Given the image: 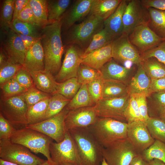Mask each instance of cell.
<instances>
[{
  "label": "cell",
  "mask_w": 165,
  "mask_h": 165,
  "mask_svg": "<svg viewBox=\"0 0 165 165\" xmlns=\"http://www.w3.org/2000/svg\"><path fill=\"white\" fill-rule=\"evenodd\" d=\"M60 21L49 22L41 30V42L44 54L45 70L56 75L62 65L64 50Z\"/></svg>",
  "instance_id": "6da1fadb"
},
{
  "label": "cell",
  "mask_w": 165,
  "mask_h": 165,
  "mask_svg": "<svg viewBox=\"0 0 165 165\" xmlns=\"http://www.w3.org/2000/svg\"><path fill=\"white\" fill-rule=\"evenodd\" d=\"M68 131L75 145L81 165H101L104 148L89 127Z\"/></svg>",
  "instance_id": "7a4b0ae2"
},
{
  "label": "cell",
  "mask_w": 165,
  "mask_h": 165,
  "mask_svg": "<svg viewBox=\"0 0 165 165\" xmlns=\"http://www.w3.org/2000/svg\"><path fill=\"white\" fill-rule=\"evenodd\" d=\"M104 22L89 14L81 23L74 24L63 32L64 46L76 45L84 50L89 46L94 36L104 28Z\"/></svg>",
  "instance_id": "3957f363"
},
{
  "label": "cell",
  "mask_w": 165,
  "mask_h": 165,
  "mask_svg": "<svg viewBox=\"0 0 165 165\" xmlns=\"http://www.w3.org/2000/svg\"><path fill=\"white\" fill-rule=\"evenodd\" d=\"M127 123L99 117L95 124L89 127L101 145L107 148L127 138Z\"/></svg>",
  "instance_id": "277c9868"
},
{
  "label": "cell",
  "mask_w": 165,
  "mask_h": 165,
  "mask_svg": "<svg viewBox=\"0 0 165 165\" xmlns=\"http://www.w3.org/2000/svg\"><path fill=\"white\" fill-rule=\"evenodd\" d=\"M53 140L41 132L26 127L16 130L10 138L12 142L22 145L36 154H42L52 165H56L50 152Z\"/></svg>",
  "instance_id": "5b68a950"
},
{
  "label": "cell",
  "mask_w": 165,
  "mask_h": 165,
  "mask_svg": "<svg viewBox=\"0 0 165 165\" xmlns=\"http://www.w3.org/2000/svg\"><path fill=\"white\" fill-rule=\"evenodd\" d=\"M28 108L26 103L17 95L1 97L0 114L16 130L28 126Z\"/></svg>",
  "instance_id": "8992f818"
},
{
  "label": "cell",
  "mask_w": 165,
  "mask_h": 165,
  "mask_svg": "<svg viewBox=\"0 0 165 165\" xmlns=\"http://www.w3.org/2000/svg\"><path fill=\"white\" fill-rule=\"evenodd\" d=\"M27 148L10 140L0 141V158L19 165H37L45 162Z\"/></svg>",
  "instance_id": "52a82bcc"
},
{
  "label": "cell",
  "mask_w": 165,
  "mask_h": 165,
  "mask_svg": "<svg viewBox=\"0 0 165 165\" xmlns=\"http://www.w3.org/2000/svg\"><path fill=\"white\" fill-rule=\"evenodd\" d=\"M50 152L56 165H81L75 145L68 131H66L62 141L51 143Z\"/></svg>",
  "instance_id": "ba28073f"
},
{
  "label": "cell",
  "mask_w": 165,
  "mask_h": 165,
  "mask_svg": "<svg viewBox=\"0 0 165 165\" xmlns=\"http://www.w3.org/2000/svg\"><path fill=\"white\" fill-rule=\"evenodd\" d=\"M0 50L9 61L24 65L26 49L20 37L10 28L0 30Z\"/></svg>",
  "instance_id": "9c48e42d"
},
{
  "label": "cell",
  "mask_w": 165,
  "mask_h": 165,
  "mask_svg": "<svg viewBox=\"0 0 165 165\" xmlns=\"http://www.w3.org/2000/svg\"><path fill=\"white\" fill-rule=\"evenodd\" d=\"M138 155L127 138L103 150V158L108 165H129Z\"/></svg>",
  "instance_id": "30bf717a"
},
{
  "label": "cell",
  "mask_w": 165,
  "mask_h": 165,
  "mask_svg": "<svg viewBox=\"0 0 165 165\" xmlns=\"http://www.w3.org/2000/svg\"><path fill=\"white\" fill-rule=\"evenodd\" d=\"M130 98V95L108 99H102L94 106L99 118H109L127 123L125 112Z\"/></svg>",
  "instance_id": "8fae6325"
},
{
  "label": "cell",
  "mask_w": 165,
  "mask_h": 165,
  "mask_svg": "<svg viewBox=\"0 0 165 165\" xmlns=\"http://www.w3.org/2000/svg\"><path fill=\"white\" fill-rule=\"evenodd\" d=\"M68 111L65 107L55 116L37 123L28 125L26 127L41 132L56 142H60L65 137V119Z\"/></svg>",
  "instance_id": "7c38bea8"
},
{
  "label": "cell",
  "mask_w": 165,
  "mask_h": 165,
  "mask_svg": "<svg viewBox=\"0 0 165 165\" xmlns=\"http://www.w3.org/2000/svg\"><path fill=\"white\" fill-rule=\"evenodd\" d=\"M123 34L128 35L136 27L147 25L149 16L147 8L141 4L140 0H128L123 17Z\"/></svg>",
  "instance_id": "4fadbf2b"
},
{
  "label": "cell",
  "mask_w": 165,
  "mask_h": 165,
  "mask_svg": "<svg viewBox=\"0 0 165 165\" xmlns=\"http://www.w3.org/2000/svg\"><path fill=\"white\" fill-rule=\"evenodd\" d=\"M64 58L61 68L55 75L57 82H63L74 77H77L78 70L82 63L81 57L83 50L76 45L66 46Z\"/></svg>",
  "instance_id": "5bb4252c"
},
{
  "label": "cell",
  "mask_w": 165,
  "mask_h": 165,
  "mask_svg": "<svg viewBox=\"0 0 165 165\" xmlns=\"http://www.w3.org/2000/svg\"><path fill=\"white\" fill-rule=\"evenodd\" d=\"M112 58L122 63L130 61L138 65L141 63L139 52L130 42L128 35L125 34L112 41Z\"/></svg>",
  "instance_id": "9a60e30c"
},
{
  "label": "cell",
  "mask_w": 165,
  "mask_h": 165,
  "mask_svg": "<svg viewBox=\"0 0 165 165\" xmlns=\"http://www.w3.org/2000/svg\"><path fill=\"white\" fill-rule=\"evenodd\" d=\"M128 36L130 42L140 54L165 40L156 35L147 25L136 27Z\"/></svg>",
  "instance_id": "2e32d148"
},
{
  "label": "cell",
  "mask_w": 165,
  "mask_h": 165,
  "mask_svg": "<svg viewBox=\"0 0 165 165\" xmlns=\"http://www.w3.org/2000/svg\"><path fill=\"white\" fill-rule=\"evenodd\" d=\"M127 138L133 146L138 154H141L154 142L146 123L138 121L128 123Z\"/></svg>",
  "instance_id": "e0dca14e"
},
{
  "label": "cell",
  "mask_w": 165,
  "mask_h": 165,
  "mask_svg": "<svg viewBox=\"0 0 165 165\" xmlns=\"http://www.w3.org/2000/svg\"><path fill=\"white\" fill-rule=\"evenodd\" d=\"M98 118L94 106L69 110L65 119V130L88 127L95 124Z\"/></svg>",
  "instance_id": "ac0fdd59"
},
{
  "label": "cell",
  "mask_w": 165,
  "mask_h": 165,
  "mask_svg": "<svg viewBox=\"0 0 165 165\" xmlns=\"http://www.w3.org/2000/svg\"><path fill=\"white\" fill-rule=\"evenodd\" d=\"M94 0H77L68 9L61 21V33L69 29L75 23L88 16Z\"/></svg>",
  "instance_id": "d6986e66"
},
{
  "label": "cell",
  "mask_w": 165,
  "mask_h": 165,
  "mask_svg": "<svg viewBox=\"0 0 165 165\" xmlns=\"http://www.w3.org/2000/svg\"><path fill=\"white\" fill-rule=\"evenodd\" d=\"M104 80L119 81L127 85L131 78L132 69L121 65L111 59L100 70Z\"/></svg>",
  "instance_id": "ffe728a7"
},
{
  "label": "cell",
  "mask_w": 165,
  "mask_h": 165,
  "mask_svg": "<svg viewBox=\"0 0 165 165\" xmlns=\"http://www.w3.org/2000/svg\"><path fill=\"white\" fill-rule=\"evenodd\" d=\"M128 0H122L115 11L104 21V28L113 40L123 33V15Z\"/></svg>",
  "instance_id": "44dd1931"
},
{
  "label": "cell",
  "mask_w": 165,
  "mask_h": 165,
  "mask_svg": "<svg viewBox=\"0 0 165 165\" xmlns=\"http://www.w3.org/2000/svg\"><path fill=\"white\" fill-rule=\"evenodd\" d=\"M23 66L30 73L44 70V54L40 38L27 50Z\"/></svg>",
  "instance_id": "7402d4cb"
},
{
  "label": "cell",
  "mask_w": 165,
  "mask_h": 165,
  "mask_svg": "<svg viewBox=\"0 0 165 165\" xmlns=\"http://www.w3.org/2000/svg\"><path fill=\"white\" fill-rule=\"evenodd\" d=\"M112 42L84 56H82L81 64L100 70L112 58Z\"/></svg>",
  "instance_id": "603a6c76"
},
{
  "label": "cell",
  "mask_w": 165,
  "mask_h": 165,
  "mask_svg": "<svg viewBox=\"0 0 165 165\" xmlns=\"http://www.w3.org/2000/svg\"><path fill=\"white\" fill-rule=\"evenodd\" d=\"M137 66L136 72L127 84L128 93L129 95H131L144 93L147 97L148 95L151 79L144 71L141 64Z\"/></svg>",
  "instance_id": "cb8c5ba5"
},
{
  "label": "cell",
  "mask_w": 165,
  "mask_h": 165,
  "mask_svg": "<svg viewBox=\"0 0 165 165\" xmlns=\"http://www.w3.org/2000/svg\"><path fill=\"white\" fill-rule=\"evenodd\" d=\"M30 73L34 85L38 89L50 95L57 93V82L51 73L44 70L33 72Z\"/></svg>",
  "instance_id": "d4e9b609"
},
{
  "label": "cell",
  "mask_w": 165,
  "mask_h": 165,
  "mask_svg": "<svg viewBox=\"0 0 165 165\" xmlns=\"http://www.w3.org/2000/svg\"><path fill=\"white\" fill-rule=\"evenodd\" d=\"M122 0H94L89 14L104 21L116 10Z\"/></svg>",
  "instance_id": "484cf974"
},
{
  "label": "cell",
  "mask_w": 165,
  "mask_h": 165,
  "mask_svg": "<svg viewBox=\"0 0 165 165\" xmlns=\"http://www.w3.org/2000/svg\"><path fill=\"white\" fill-rule=\"evenodd\" d=\"M148 26L156 35L165 39V10L149 7Z\"/></svg>",
  "instance_id": "4316f807"
},
{
  "label": "cell",
  "mask_w": 165,
  "mask_h": 165,
  "mask_svg": "<svg viewBox=\"0 0 165 165\" xmlns=\"http://www.w3.org/2000/svg\"><path fill=\"white\" fill-rule=\"evenodd\" d=\"M95 105L88 90L87 84H82L66 108L69 111L80 108L94 106Z\"/></svg>",
  "instance_id": "83f0119b"
},
{
  "label": "cell",
  "mask_w": 165,
  "mask_h": 165,
  "mask_svg": "<svg viewBox=\"0 0 165 165\" xmlns=\"http://www.w3.org/2000/svg\"><path fill=\"white\" fill-rule=\"evenodd\" d=\"M128 95L127 85L114 80L104 79L103 99L120 98Z\"/></svg>",
  "instance_id": "f1b7e54d"
},
{
  "label": "cell",
  "mask_w": 165,
  "mask_h": 165,
  "mask_svg": "<svg viewBox=\"0 0 165 165\" xmlns=\"http://www.w3.org/2000/svg\"><path fill=\"white\" fill-rule=\"evenodd\" d=\"M70 0H47L48 23L60 21L71 3Z\"/></svg>",
  "instance_id": "f546056e"
},
{
  "label": "cell",
  "mask_w": 165,
  "mask_h": 165,
  "mask_svg": "<svg viewBox=\"0 0 165 165\" xmlns=\"http://www.w3.org/2000/svg\"><path fill=\"white\" fill-rule=\"evenodd\" d=\"M141 64L151 79L165 78V65L155 58L152 57L142 60Z\"/></svg>",
  "instance_id": "4dcf8cb0"
},
{
  "label": "cell",
  "mask_w": 165,
  "mask_h": 165,
  "mask_svg": "<svg viewBox=\"0 0 165 165\" xmlns=\"http://www.w3.org/2000/svg\"><path fill=\"white\" fill-rule=\"evenodd\" d=\"M50 97L28 108L27 113L28 125L44 120Z\"/></svg>",
  "instance_id": "1f68e13d"
},
{
  "label": "cell",
  "mask_w": 165,
  "mask_h": 165,
  "mask_svg": "<svg viewBox=\"0 0 165 165\" xmlns=\"http://www.w3.org/2000/svg\"><path fill=\"white\" fill-rule=\"evenodd\" d=\"M70 100V99L58 93L51 95L44 120L59 113L67 106Z\"/></svg>",
  "instance_id": "d6a6232c"
},
{
  "label": "cell",
  "mask_w": 165,
  "mask_h": 165,
  "mask_svg": "<svg viewBox=\"0 0 165 165\" xmlns=\"http://www.w3.org/2000/svg\"><path fill=\"white\" fill-rule=\"evenodd\" d=\"M29 3L38 26H45L48 23L47 0H29Z\"/></svg>",
  "instance_id": "836d02e7"
},
{
  "label": "cell",
  "mask_w": 165,
  "mask_h": 165,
  "mask_svg": "<svg viewBox=\"0 0 165 165\" xmlns=\"http://www.w3.org/2000/svg\"><path fill=\"white\" fill-rule=\"evenodd\" d=\"M10 28L17 33L37 38L41 37V27L17 18L12 20Z\"/></svg>",
  "instance_id": "e575fe53"
},
{
  "label": "cell",
  "mask_w": 165,
  "mask_h": 165,
  "mask_svg": "<svg viewBox=\"0 0 165 165\" xmlns=\"http://www.w3.org/2000/svg\"><path fill=\"white\" fill-rule=\"evenodd\" d=\"M144 160L149 162L155 159L160 160L165 163V143L155 140L154 143L141 154Z\"/></svg>",
  "instance_id": "d590c367"
},
{
  "label": "cell",
  "mask_w": 165,
  "mask_h": 165,
  "mask_svg": "<svg viewBox=\"0 0 165 165\" xmlns=\"http://www.w3.org/2000/svg\"><path fill=\"white\" fill-rule=\"evenodd\" d=\"M81 85L76 77L70 78L63 82H57V92L71 100L77 93Z\"/></svg>",
  "instance_id": "8d00e7d4"
},
{
  "label": "cell",
  "mask_w": 165,
  "mask_h": 165,
  "mask_svg": "<svg viewBox=\"0 0 165 165\" xmlns=\"http://www.w3.org/2000/svg\"><path fill=\"white\" fill-rule=\"evenodd\" d=\"M113 41V39L104 28L94 36L89 46L83 50L82 56H84L105 46Z\"/></svg>",
  "instance_id": "74e56055"
},
{
  "label": "cell",
  "mask_w": 165,
  "mask_h": 165,
  "mask_svg": "<svg viewBox=\"0 0 165 165\" xmlns=\"http://www.w3.org/2000/svg\"><path fill=\"white\" fill-rule=\"evenodd\" d=\"M146 124L152 137L165 143V122L158 118L149 117Z\"/></svg>",
  "instance_id": "f35d334b"
},
{
  "label": "cell",
  "mask_w": 165,
  "mask_h": 165,
  "mask_svg": "<svg viewBox=\"0 0 165 165\" xmlns=\"http://www.w3.org/2000/svg\"><path fill=\"white\" fill-rule=\"evenodd\" d=\"M14 0L3 1L1 4L0 15V30L10 28L13 19Z\"/></svg>",
  "instance_id": "ab89813d"
},
{
  "label": "cell",
  "mask_w": 165,
  "mask_h": 165,
  "mask_svg": "<svg viewBox=\"0 0 165 165\" xmlns=\"http://www.w3.org/2000/svg\"><path fill=\"white\" fill-rule=\"evenodd\" d=\"M17 95L24 101L29 108L50 97L51 95L42 91L34 86Z\"/></svg>",
  "instance_id": "60d3db41"
},
{
  "label": "cell",
  "mask_w": 165,
  "mask_h": 165,
  "mask_svg": "<svg viewBox=\"0 0 165 165\" xmlns=\"http://www.w3.org/2000/svg\"><path fill=\"white\" fill-rule=\"evenodd\" d=\"M102 77V74L100 70L81 64L78 70L77 78L79 82L82 85L87 84Z\"/></svg>",
  "instance_id": "b9f144b4"
},
{
  "label": "cell",
  "mask_w": 165,
  "mask_h": 165,
  "mask_svg": "<svg viewBox=\"0 0 165 165\" xmlns=\"http://www.w3.org/2000/svg\"><path fill=\"white\" fill-rule=\"evenodd\" d=\"M0 66V86L13 79L23 66L10 62L8 60Z\"/></svg>",
  "instance_id": "7bdbcfd3"
},
{
  "label": "cell",
  "mask_w": 165,
  "mask_h": 165,
  "mask_svg": "<svg viewBox=\"0 0 165 165\" xmlns=\"http://www.w3.org/2000/svg\"><path fill=\"white\" fill-rule=\"evenodd\" d=\"M2 96L8 97L18 95L27 89L21 86L14 78L0 86Z\"/></svg>",
  "instance_id": "ee69618b"
},
{
  "label": "cell",
  "mask_w": 165,
  "mask_h": 165,
  "mask_svg": "<svg viewBox=\"0 0 165 165\" xmlns=\"http://www.w3.org/2000/svg\"><path fill=\"white\" fill-rule=\"evenodd\" d=\"M125 116L127 123L138 121H142L137 101L133 95H130Z\"/></svg>",
  "instance_id": "f6af8a7d"
},
{
  "label": "cell",
  "mask_w": 165,
  "mask_h": 165,
  "mask_svg": "<svg viewBox=\"0 0 165 165\" xmlns=\"http://www.w3.org/2000/svg\"><path fill=\"white\" fill-rule=\"evenodd\" d=\"M142 61L153 57L165 65V40L140 54Z\"/></svg>",
  "instance_id": "bcb514c9"
},
{
  "label": "cell",
  "mask_w": 165,
  "mask_h": 165,
  "mask_svg": "<svg viewBox=\"0 0 165 165\" xmlns=\"http://www.w3.org/2000/svg\"><path fill=\"white\" fill-rule=\"evenodd\" d=\"M103 82L102 77L87 84L89 92L95 104L103 99Z\"/></svg>",
  "instance_id": "7dc6e473"
},
{
  "label": "cell",
  "mask_w": 165,
  "mask_h": 165,
  "mask_svg": "<svg viewBox=\"0 0 165 165\" xmlns=\"http://www.w3.org/2000/svg\"><path fill=\"white\" fill-rule=\"evenodd\" d=\"M16 129L0 114V141L10 140Z\"/></svg>",
  "instance_id": "c3c4849f"
},
{
  "label": "cell",
  "mask_w": 165,
  "mask_h": 165,
  "mask_svg": "<svg viewBox=\"0 0 165 165\" xmlns=\"http://www.w3.org/2000/svg\"><path fill=\"white\" fill-rule=\"evenodd\" d=\"M13 78L21 86L27 89L35 86L30 73L24 66L18 72Z\"/></svg>",
  "instance_id": "681fc988"
},
{
  "label": "cell",
  "mask_w": 165,
  "mask_h": 165,
  "mask_svg": "<svg viewBox=\"0 0 165 165\" xmlns=\"http://www.w3.org/2000/svg\"><path fill=\"white\" fill-rule=\"evenodd\" d=\"M132 95L137 101L142 121L146 123L149 118L148 114L147 95L144 93Z\"/></svg>",
  "instance_id": "f907efd6"
},
{
  "label": "cell",
  "mask_w": 165,
  "mask_h": 165,
  "mask_svg": "<svg viewBox=\"0 0 165 165\" xmlns=\"http://www.w3.org/2000/svg\"><path fill=\"white\" fill-rule=\"evenodd\" d=\"M17 18L22 21L38 26L33 11L30 6L29 2L20 12Z\"/></svg>",
  "instance_id": "816d5d0a"
},
{
  "label": "cell",
  "mask_w": 165,
  "mask_h": 165,
  "mask_svg": "<svg viewBox=\"0 0 165 165\" xmlns=\"http://www.w3.org/2000/svg\"><path fill=\"white\" fill-rule=\"evenodd\" d=\"M147 105H154L165 107V92L154 93L147 97Z\"/></svg>",
  "instance_id": "f5cc1de1"
},
{
  "label": "cell",
  "mask_w": 165,
  "mask_h": 165,
  "mask_svg": "<svg viewBox=\"0 0 165 165\" xmlns=\"http://www.w3.org/2000/svg\"><path fill=\"white\" fill-rule=\"evenodd\" d=\"M162 92H165V78L151 79L148 96L153 93Z\"/></svg>",
  "instance_id": "db71d44e"
},
{
  "label": "cell",
  "mask_w": 165,
  "mask_h": 165,
  "mask_svg": "<svg viewBox=\"0 0 165 165\" xmlns=\"http://www.w3.org/2000/svg\"><path fill=\"white\" fill-rule=\"evenodd\" d=\"M149 117L158 118L165 122V107L161 106L148 105Z\"/></svg>",
  "instance_id": "11a10c76"
},
{
  "label": "cell",
  "mask_w": 165,
  "mask_h": 165,
  "mask_svg": "<svg viewBox=\"0 0 165 165\" xmlns=\"http://www.w3.org/2000/svg\"><path fill=\"white\" fill-rule=\"evenodd\" d=\"M142 5L146 8L151 7L165 10V0H141Z\"/></svg>",
  "instance_id": "9f6ffc18"
},
{
  "label": "cell",
  "mask_w": 165,
  "mask_h": 165,
  "mask_svg": "<svg viewBox=\"0 0 165 165\" xmlns=\"http://www.w3.org/2000/svg\"><path fill=\"white\" fill-rule=\"evenodd\" d=\"M29 1V0H14L13 20L17 18L19 13L27 5Z\"/></svg>",
  "instance_id": "6f0895ef"
},
{
  "label": "cell",
  "mask_w": 165,
  "mask_h": 165,
  "mask_svg": "<svg viewBox=\"0 0 165 165\" xmlns=\"http://www.w3.org/2000/svg\"><path fill=\"white\" fill-rule=\"evenodd\" d=\"M17 33L22 40L27 50L33 45L40 38L34 37L18 33Z\"/></svg>",
  "instance_id": "680465c9"
},
{
  "label": "cell",
  "mask_w": 165,
  "mask_h": 165,
  "mask_svg": "<svg viewBox=\"0 0 165 165\" xmlns=\"http://www.w3.org/2000/svg\"><path fill=\"white\" fill-rule=\"evenodd\" d=\"M145 162L141 155L139 154L133 159L129 165H144Z\"/></svg>",
  "instance_id": "91938a15"
},
{
  "label": "cell",
  "mask_w": 165,
  "mask_h": 165,
  "mask_svg": "<svg viewBox=\"0 0 165 165\" xmlns=\"http://www.w3.org/2000/svg\"><path fill=\"white\" fill-rule=\"evenodd\" d=\"M148 163L150 165H165V163L162 161L156 159H154Z\"/></svg>",
  "instance_id": "94428289"
},
{
  "label": "cell",
  "mask_w": 165,
  "mask_h": 165,
  "mask_svg": "<svg viewBox=\"0 0 165 165\" xmlns=\"http://www.w3.org/2000/svg\"><path fill=\"white\" fill-rule=\"evenodd\" d=\"M7 60V59L5 55L0 50V65H2L3 63Z\"/></svg>",
  "instance_id": "6125c7cd"
},
{
  "label": "cell",
  "mask_w": 165,
  "mask_h": 165,
  "mask_svg": "<svg viewBox=\"0 0 165 165\" xmlns=\"http://www.w3.org/2000/svg\"><path fill=\"white\" fill-rule=\"evenodd\" d=\"M0 165H19L16 164L5 161L0 159Z\"/></svg>",
  "instance_id": "be15d7a7"
},
{
  "label": "cell",
  "mask_w": 165,
  "mask_h": 165,
  "mask_svg": "<svg viewBox=\"0 0 165 165\" xmlns=\"http://www.w3.org/2000/svg\"><path fill=\"white\" fill-rule=\"evenodd\" d=\"M37 165H52L47 160L45 161L44 163Z\"/></svg>",
  "instance_id": "e7e4bbea"
},
{
  "label": "cell",
  "mask_w": 165,
  "mask_h": 165,
  "mask_svg": "<svg viewBox=\"0 0 165 165\" xmlns=\"http://www.w3.org/2000/svg\"><path fill=\"white\" fill-rule=\"evenodd\" d=\"M101 165H108L104 158L101 162Z\"/></svg>",
  "instance_id": "03108f58"
},
{
  "label": "cell",
  "mask_w": 165,
  "mask_h": 165,
  "mask_svg": "<svg viewBox=\"0 0 165 165\" xmlns=\"http://www.w3.org/2000/svg\"><path fill=\"white\" fill-rule=\"evenodd\" d=\"M144 165H150L149 164V163H148L145 162L144 164Z\"/></svg>",
  "instance_id": "003e7915"
}]
</instances>
